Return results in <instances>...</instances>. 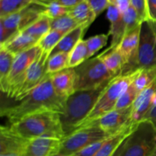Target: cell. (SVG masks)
I'll return each mask as SVG.
<instances>
[{
  "instance_id": "cell-3",
  "label": "cell",
  "mask_w": 156,
  "mask_h": 156,
  "mask_svg": "<svg viewBox=\"0 0 156 156\" xmlns=\"http://www.w3.org/2000/svg\"><path fill=\"white\" fill-rule=\"evenodd\" d=\"M16 135L28 141L41 137L62 140L66 137L59 113L42 112L23 118L9 126Z\"/></svg>"
},
{
  "instance_id": "cell-37",
  "label": "cell",
  "mask_w": 156,
  "mask_h": 156,
  "mask_svg": "<svg viewBox=\"0 0 156 156\" xmlns=\"http://www.w3.org/2000/svg\"><path fill=\"white\" fill-rule=\"evenodd\" d=\"M143 120H146V121H149L152 123L154 126V127L156 129V96L153 101L152 106H151L150 109L149 110L146 114L145 115L144 118ZM142 120V121H143Z\"/></svg>"
},
{
  "instance_id": "cell-10",
  "label": "cell",
  "mask_w": 156,
  "mask_h": 156,
  "mask_svg": "<svg viewBox=\"0 0 156 156\" xmlns=\"http://www.w3.org/2000/svg\"><path fill=\"white\" fill-rule=\"evenodd\" d=\"M50 56V53L41 52L37 58L34 61L26 73L24 81L14 98L15 100H22L30 91L42 83L49 76L47 68Z\"/></svg>"
},
{
  "instance_id": "cell-40",
  "label": "cell",
  "mask_w": 156,
  "mask_h": 156,
  "mask_svg": "<svg viewBox=\"0 0 156 156\" xmlns=\"http://www.w3.org/2000/svg\"><path fill=\"white\" fill-rule=\"evenodd\" d=\"M114 5L122 14H123L130 7V0H118Z\"/></svg>"
},
{
  "instance_id": "cell-9",
  "label": "cell",
  "mask_w": 156,
  "mask_h": 156,
  "mask_svg": "<svg viewBox=\"0 0 156 156\" xmlns=\"http://www.w3.org/2000/svg\"><path fill=\"white\" fill-rule=\"evenodd\" d=\"M41 50L37 44L32 48L20 53L15 56L12 65V70L9 74L6 83V88L5 94L9 98H15L18 93L25 75L34 61L37 58Z\"/></svg>"
},
{
  "instance_id": "cell-33",
  "label": "cell",
  "mask_w": 156,
  "mask_h": 156,
  "mask_svg": "<svg viewBox=\"0 0 156 156\" xmlns=\"http://www.w3.org/2000/svg\"><path fill=\"white\" fill-rule=\"evenodd\" d=\"M124 19L125 25H126V33L133 30L136 27L141 24V21L139 19L138 15L135 9L130 5V7L123 14Z\"/></svg>"
},
{
  "instance_id": "cell-27",
  "label": "cell",
  "mask_w": 156,
  "mask_h": 156,
  "mask_svg": "<svg viewBox=\"0 0 156 156\" xmlns=\"http://www.w3.org/2000/svg\"><path fill=\"white\" fill-rule=\"evenodd\" d=\"M88 50L85 41H79L69 53V68H76L88 59Z\"/></svg>"
},
{
  "instance_id": "cell-39",
  "label": "cell",
  "mask_w": 156,
  "mask_h": 156,
  "mask_svg": "<svg viewBox=\"0 0 156 156\" xmlns=\"http://www.w3.org/2000/svg\"><path fill=\"white\" fill-rule=\"evenodd\" d=\"M55 1L63 7L70 9L82 3V2L85 1V0H55Z\"/></svg>"
},
{
  "instance_id": "cell-36",
  "label": "cell",
  "mask_w": 156,
  "mask_h": 156,
  "mask_svg": "<svg viewBox=\"0 0 156 156\" xmlns=\"http://www.w3.org/2000/svg\"><path fill=\"white\" fill-rule=\"evenodd\" d=\"M95 13L96 16L100 15L105 9L109 7V0H86Z\"/></svg>"
},
{
  "instance_id": "cell-12",
  "label": "cell",
  "mask_w": 156,
  "mask_h": 156,
  "mask_svg": "<svg viewBox=\"0 0 156 156\" xmlns=\"http://www.w3.org/2000/svg\"><path fill=\"white\" fill-rule=\"evenodd\" d=\"M28 142L16 135L9 126H1L0 156H22Z\"/></svg>"
},
{
  "instance_id": "cell-32",
  "label": "cell",
  "mask_w": 156,
  "mask_h": 156,
  "mask_svg": "<svg viewBox=\"0 0 156 156\" xmlns=\"http://www.w3.org/2000/svg\"><path fill=\"white\" fill-rule=\"evenodd\" d=\"M43 14L50 19L53 20L68 14L69 9L63 7L56 1L51 2L44 5Z\"/></svg>"
},
{
  "instance_id": "cell-6",
  "label": "cell",
  "mask_w": 156,
  "mask_h": 156,
  "mask_svg": "<svg viewBox=\"0 0 156 156\" xmlns=\"http://www.w3.org/2000/svg\"><path fill=\"white\" fill-rule=\"evenodd\" d=\"M74 69L76 74V91L97 88L115 77L98 56L87 59Z\"/></svg>"
},
{
  "instance_id": "cell-14",
  "label": "cell",
  "mask_w": 156,
  "mask_h": 156,
  "mask_svg": "<svg viewBox=\"0 0 156 156\" xmlns=\"http://www.w3.org/2000/svg\"><path fill=\"white\" fill-rule=\"evenodd\" d=\"M50 77L53 88L61 97L67 98L76 91V74L74 68H67L50 75Z\"/></svg>"
},
{
  "instance_id": "cell-2",
  "label": "cell",
  "mask_w": 156,
  "mask_h": 156,
  "mask_svg": "<svg viewBox=\"0 0 156 156\" xmlns=\"http://www.w3.org/2000/svg\"><path fill=\"white\" fill-rule=\"evenodd\" d=\"M110 82L97 88L75 91L67 98L64 112L60 114L62 129L66 136L75 132L85 121Z\"/></svg>"
},
{
  "instance_id": "cell-34",
  "label": "cell",
  "mask_w": 156,
  "mask_h": 156,
  "mask_svg": "<svg viewBox=\"0 0 156 156\" xmlns=\"http://www.w3.org/2000/svg\"><path fill=\"white\" fill-rule=\"evenodd\" d=\"M130 5L136 12L141 22L148 19L146 0H130Z\"/></svg>"
},
{
  "instance_id": "cell-38",
  "label": "cell",
  "mask_w": 156,
  "mask_h": 156,
  "mask_svg": "<svg viewBox=\"0 0 156 156\" xmlns=\"http://www.w3.org/2000/svg\"><path fill=\"white\" fill-rule=\"evenodd\" d=\"M148 19L156 21V0H146Z\"/></svg>"
},
{
  "instance_id": "cell-43",
  "label": "cell",
  "mask_w": 156,
  "mask_h": 156,
  "mask_svg": "<svg viewBox=\"0 0 156 156\" xmlns=\"http://www.w3.org/2000/svg\"><path fill=\"white\" fill-rule=\"evenodd\" d=\"M155 153H156V139H155Z\"/></svg>"
},
{
  "instance_id": "cell-42",
  "label": "cell",
  "mask_w": 156,
  "mask_h": 156,
  "mask_svg": "<svg viewBox=\"0 0 156 156\" xmlns=\"http://www.w3.org/2000/svg\"><path fill=\"white\" fill-rule=\"evenodd\" d=\"M118 1V0H109V2H110V4H111V5H115L116 4V2H117Z\"/></svg>"
},
{
  "instance_id": "cell-18",
  "label": "cell",
  "mask_w": 156,
  "mask_h": 156,
  "mask_svg": "<svg viewBox=\"0 0 156 156\" xmlns=\"http://www.w3.org/2000/svg\"><path fill=\"white\" fill-rule=\"evenodd\" d=\"M139 123H131L127 126L122 129L117 133L111 136V137L105 140L103 146L101 148L95 156H113L116 151L124 141L125 139L136 129Z\"/></svg>"
},
{
  "instance_id": "cell-41",
  "label": "cell",
  "mask_w": 156,
  "mask_h": 156,
  "mask_svg": "<svg viewBox=\"0 0 156 156\" xmlns=\"http://www.w3.org/2000/svg\"><path fill=\"white\" fill-rule=\"evenodd\" d=\"M53 1H55V0H34V2L37 3V4L41 5L44 6V5L47 4V3L49 2H53Z\"/></svg>"
},
{
  "instance_id": "cell-20",
  "label": "cell",
  "mask_w": 156,
  "mask_h": 156,
  "mask_svg": "<svg viewBox=\"0 0 156 156\" xmlns=\"http://www.w3.org/2000/svg\"><path fill=\"white\" fill-rule=\"evenodd\" d=\"M85 30L86 28L85 27L79 25L64 35L50 55H54L58 53H69L78 43L82 41Z\"/></svg>"
},
{
  "instance_id": "cell-8",
  "label": "cell",
  "mask_w": 156,
  "mask_h": 156,
  "mask_svg": "<svg viewBox=\"0 0 156 156\" xmlns=\"http://www.w3.org/2000/svg\"><path fill=\"white\" fill-rule=\"evenodd\" d=\"M156 69V21L146 19L141 23L136 69Z\"/></svg>"
},
{
  "instance_id": "cell-30",
  "label": "cell",
  "mask_w": 156,
  "mask_h": 156,
  "mask_svg": "<svg viewBox=\"0 0 156 156\" xmlns=\"http://www.w3.org/2000/svg\"><path fill=\"white\" fill-rule=\"evenodd\" d=\"M108 38H109L108 34H98L91 37L85 41L87 47H88V58L89 59L106 45Z\"/></svg>"
},
{
  "instance_id": "cell-29",
  "label": "cell",
  "mask_w": 156,
  "mask_h": 156,
  "mask_svg": "<svg viewBox=\"0 0 156 156\" xmlns=\"http://www.w3.org/2000/svg\"><path fill=\"white\" fill-rule=\"evenodd\" d=\"M133 82L120 98L117 105H116L115 109H123V108L133 106L135 101L136 100L140 94V91L136 89Z\"/></svg>"
},
{
  "instance_id": "cell-16",
  "label": "cell",
  "mask_w": 156,
  "mask_h": 156,
  "mask_svg": "<svg viewBox=\"0 0 156 156\" xmlns=\"http://www.w3.org/2000/svg\"><path fill=\"white\" fill-rule=\"evenodd\" d=\"M107 18L111 22V27L108 34L111 36V47H117L126 34L123 15L114 5L108 8Z\"/></svg>"
},
{
  "instance_id": "cell-4",
  "label": "cell",
  "mask_w": 156,
  "mask_h": 156,
  "mask_svg": "<svg viewBox=\"0 0 156 156\" xmlns=\"http://www.w3.org/2000/svg\"><path fill=\"white\" fill-rule=\"evenodd\" d=\"M141 71L142 69H136L126 74H120L113 78L99 98L91 114L79 127L93 120H97L99 117L115 109L118 100L123 93L136 79Z\"/></svg>"
},
{
  "instance_id": "cell-19",
  "label": "cell",
  "mask_w": 156,
  "mask_h": 156,
  "mask_svg": "<svg viewBox=\"0 0 156 156\" xmlns=\"http://www.w3.org/2000/svg\"><path fill=\"white\" fill-rule=\"evenodd\" d=\"M98 57L114 76L121 74L126 66V61L117 48V46L111 47L101 54L98 55Z\"/></svg>"
},
{
  "instance_id": "cell-21",
  "label": "cell",
  "mask_w": 156,
  "mask_h": 156,
  "mask_svg": "<svg viewBox=\"0 0 156 156\" xmlns=\"http://www.w3.org/2000/svg\"><path fill=\"white\" fill-rule=\"evenodd\" d=\"M68 14L74 18L79 25L83 26L86 29L97 18L94 12L86 0L70 9Z\"/></svg>"
},
{
  "instance_id": "cell-17",
  "label": "cell",
  "mask_w": 156,
  "mask_h": 156,
  "mask_svg": "<svg viewBox=\"0 0 156 156\" xmlns=\"http://www.w3.org/2000/svg\"><path fill=\"white\" fill-rule=\"evenodd\" d=\"M38 41L31 36L23 31L18 32L8 40L0 47H2L15 56L20 54L37 44Z\"/></svg>"
},
{
  "instance_id": "cell-26",
  "label": "cell",
  "mask_w": 156,
  "mask_h": 156,
  "mask_svg": "<svg viewBox=\"0 0 156 156\" xmlns=\"http://www.w3.org/2000/svg\"><path fill=\"white\" fill-rule=\"evenodd\" d=\"M69 53H58L50 55L47 62V71L49 75L69 68Z\"/></svg>"
},
{
  "instance_id": "cell-28",
  "label": "cell",
  "mask_w": 156,
  "mask_h": 156,
  "mask_svg": "<svg viewBox=\"0 0 156 156\" xmlns=\"http://www.w3.org/2000/svg\"><path fill=\"white\" fill-rule=\"evenodd\" d=\"M79 26L74 18L69 14L52 20L51 30H56L66 34L76 27Z\"/></svg>"
},
{
  "instance_id": "cell-31",
  "label": "cell",
  "mask_w": 156,
  "mask_h": 156,
  "mask_svg": "<svg viewBox=\"0 0 156 156\" xmlns=\"http://www.w3.org/2000/svg\"><path fill=\"white\" fill-rule=\"evenodd\" d=\"M156 78V69H142L136 79L133 81V85L136 89L141 92L143 90L147 88Z\"/></svg>"
},
{
  "instance_id": "cell-1",
  "label": "cell",
  "mask_w": 156,
  "mask_h": 156,
  "mask_svg": "<svg viewBox=\"0 0 156 156\" xmlns=\"http://www.w3.org/2000/svg\"><path fill=\"white\" fill-rule=\"evenodd\" d=\"M66 99L56 92L49 75L42 83L19 101L18 105L2 108L1 115L12 124L24 117L42 112L51 111L62 114Z\"/></svg>"
},
{
  "instance_id": "cell-15",
  "label": "cell",
  "mask_w": 156,
  "mask_h": 156,
  "mask_svg": "<svg viewBox=\"0 0 156 156\" xmlns=\"http://www.w3.org/2000/svg\"><path fill=\"white\" fill-rule=\"evenodd\" d=\"M156 96V78L139 94L138 98L133 105L132 120L134 123H140L144 118L146 113L152 106Z\"/></svg>"
},
{
  "instance_id": "cell-45",
  "label": "cell",
  "mask_w": 156,
  "mask_h": 156,
  "mask_svg": "<svg viewBox=\"0 0 156 156\" xmlns=\"http://www.w3.org/2000/svg\"><path fill=\"white\" fill-rule=\"evenodd\" d=\"M55 156H62V155H55ZM71 156H73V155H71Z\"/></svg>"
},
{
  "instance_id": "cell-23",
  "label": "cell",
  "mask_w": 156,
  "mask_h": 156,
  "mask_svg": "<svg viewBox=\"0 0 156 156\" xmlns=\"http://www.w3.org/2000/svg\"><path fill=\"white\" fill-rule=\"evenodd\" d=\"M51 22L52 19L43 14L36 21L22 31L29 34L38 41L44 34L50 31L51 29Z\"/></svg>"
},
{
  "instance_id": "cell-13",
  "label": "cell",
  "mask_w": 156,
  "mask_h": 156,
  "mask_svg": "<svg viewBox=\"0 0 156 156\" xmlns=\"http://www.w3.org/2000/svg\"><path fill=\"white\" fill-rule=\"evenodd\" d=\"M62 140L41 137L30 140L22 156H55L58 155Z\"/></svg>"
},
{
  "instance_id": "cell-7",
  "label": "cell",
  "mask_w": 156,
  "mask_h": 156,
  "mask_svg": "<svg viewBox=\"0 0 156 156\" xmlns=\"http://www.w3.org/2000/svg\"><path fill=\"white\" fill-rule=\"evenodd\" d=\"M111 136L98 126H90L80 128L62 140L57 155H74L87 146L107 140Z\"/></svg>"
},
{
  "instance_id": "cell-11",
  "label": "cell",
  "mask_w": 156,
  "mask_h": 156,
  "mask_svg": "<svg viewBox=\"0 0 156 156\" xmlns=\"http://www.w3.org/2000/svg\"><path fill=\"white\" fill-rule=\"evenodd\" d=\"M132 111L133 106L123 109H114L97 120L83 125L79 129L95 126H98L108 135L113 136L133 123Z\"/></svg>"
},
{
  "instance_id": "cell-5",
  "label": "cell",
  "mask_w": 156,
  "mask_h": 156,
  "mask_svg": "<svg viewBox=\"0 0 156 156\" xmlns=\"http://www.w3.org/2000/svg\"><path fill=\"white\" fill-rule=\"evenodd\" d=\"M156 129L143 120L121 143L113 156H152L155 152Z\"/></svg>"
},
{
  "instance_id": "cell-44",
  "label": "cell",
  "mask_w": 156,
  "mask_h": 156,
  "mask_svg": "<svg viewBox=\"0 0 156 156\" xmlns=\"http://www.w3.org/2000/svg\"><path fill=\"white\" fill-rule=\"evenodd\" d=\"M152 156H156V153H155V154H153V155H152Z\"/></svg>"
},
{
  "instance_id": "cell-22",
  "label": "cell",
  "mask_w": 156,
  "mask_h": 156,
  "mask_svg": "<svg viewBox=\"0 0 156 156\" xmlns=\"http://www.w3.org/2000/svg\"><path fill=\"white\" fill-rule=\"evenodd\" d=\"M15 56L4 47H0V88L3 93L5 91L7 79L12 70Z\"/></svg>"
},
{
  "instance_id": "cell-24",
  "label": "cell",
  "mask_w": 156,
  "mask_h": 156,
  "mask_svg": "<svg viewBox=\"0 0 156 156\" xmlns=\"http://www.w3.org/2000/svg\"><path fill=\"white\" fill-rule=\"evenodd\" d=\"M34 0H0V18L21 12Z\"/></svg>"
},
{
  "instance_id": "cell-35",
  "label": "cell",
  "mask_w": 156,
  "mask_h": 156,
  "mask_svg": "<svg viewBox=\"0 0 156 156\" xmlns=\"http://www.w3.org/2000/svg\"><path fill=\"white\" fill-rule=\"evenodd\" d=\"M107 140H108V139H107ZM105 140H106L98 142V143H93V144L85 147V149L81 150L80 152H79L78 153L75 154L73 156H95L96 154H97L98 152V151L101 149V148L102 147Z\"/></svg>"
},
{
  "instance_id": "cell-25",
  "label": "cell",
  "mask_w": 156,
  "mask_h": 156,
  "mask_svg": "<svg viewBox=\"0 0 156 156\" xmlns=\"http://www.w3.org/2000/svg\"><path fill=\"white\" fill-rule=\"evenodd\" d=\"M64 35L65 34L62 33V32L50 29V31L47 32L38 41L37 46L41 48L42 52L51 54L53 49L59 44Z\"/></svg>"
}]
</instances>
